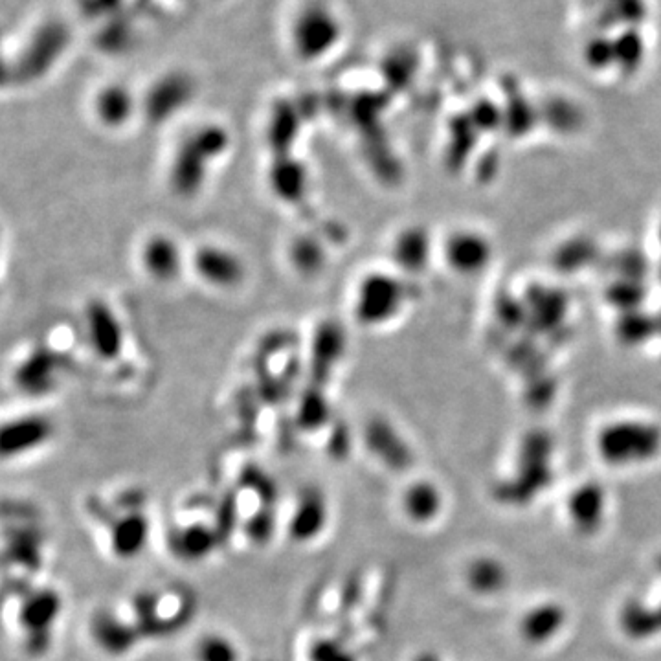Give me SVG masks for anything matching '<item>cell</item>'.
<instances>
[{"label": "cell", "mask_w": 661, "mask_h": 661, "mask_svg": "<svg viewBox=\"0 0 661 661\" xmlns=\"http://www.w3.org/2000/svg\"><path fill=\"white\" fill-rule=\"evenodd\" d=\"M230 149V133L223 125L204 124L195 127L180 140L169 164V188L180 199H193L206 186L213 166L225 158Z\"/></svg>", "instance_id": "6da1fadb"}, {"label": "cell", "mask_w": 661, "mask_h": 661, "mask_svg": "<svg viewBox=\"0 0 661 661\" xmlns=\"http://www.w3.org/2000/svg\"><path fill=\"white\" fill-rule=\"evenodd\" d=\"M410 300V291L401 274L390 270H370L360 278L353 292V316L366 329H381L395 322Z\"/></svg>", "instance_id": "7a4b0ae2"}, {"label": "cell", "mask_w": 661, "mask_h": 661, "mask_svg": "<svg viewBox=\"0 0 661 661\" xmlns=\"http://www.w3.org/2000/svg\"><path fill=\"white\" fill-rule=\"evenodd\" d=\"M601 460L614 467H634L656 460L661 452V428L645 421L621 419L603 426L595 439Z\"/></svg>", "instance_id": "3957f363"}, {"label": "cell", "mask_w": 661, "mask_h": 661, "mask_svg": "<svg viewBox=\"0 0 661 661\" xmlns=\"http://www.w3.org/2000/svg\"><path fill=\"white\" fill-rule=\"evenodd\" d=\"M551 482L548 439L535 437L524 445L516 472L511 478L496 485L494 498L505 507H527L544 493Z\"/></svg>", "instance_id": "277c9868"}, {"label": "cell", "mask_w": 661, "mask_h": 661, "mask_svg": "<svg viewBox=\"0 0 661 661\" xmlns=\"http://www.w3.org/2000/svg\"><path fill=\"white\" fill-rule=\"evenodd\" d=\"M340 19L325 4H307L292 23L291 45L305 63L320 61L340 41Z\"/></svg>", "instance_id": "5b68a950"}, {"label": "cell", "mask_w": 661, "mask_h": 661, "mask_svg": "<svg viewBox=\"0 0 661 661\" xmlns=\"http://www.w3.org/2000/svg\"><path fill=\"white\" fill-rule=\"evenodd\" d=\"M190 269L195 276L215 291L230 292L247 281L245 259L234 248L219 243H202L190 256Z\"/></svg>", "instance_id": "8992f818"}, {"label": "cell", "mask_w": 661, "mask_h": 661, "mask_svg": "<svg viewBox=\"0 0 661 661\" xmlns=\"http://www.w3.org/2000/svg\"><path fill=\"white\" fill-rule=\"evenodd\" d=\"M138 263L147 280L158 285H171L179 281L182 272L190 267L177 237L168 232H155L142 241L138 248Z\"/></svg>", "instance_id": "52a82bcc"}, {"label": "cell", "mask_w": 661, "mask_h": 661, "mask_svg": "<svg viewBox=\"0 0 661 661\" xmlns=\"http://www.w3.org/2000/svg\"><path fill=\"white\" fill-rule=\"evenodd\" d=\"M85 327L90 348L96 357L111 362L122 355L124 325L109 303L92 300L85 309Z\"/></svg>", "instance_id": "ba28073f"}, {"label": "cell", "mask_w": 661, "mask_h": 661, "mask_svg": "<svg viewBox=\"0 0 661 661\" xmlns=\"http://www.w3.org/2000/svg\"><path fill=\"white\" fill-rule=\"evenodd\" d=\"M54 425L43 415H24L0 425V458H15L43 447Z\"/></svg>", "instance_id": "9c48e42d"}, {"label": "cell", "mask_w": 661, "mask_h": 661, "mask_svg": "<svg viewBox=\"0 0 661 661\" xmlns=\"http://www.w3.org/2000/svg\"><path fill=\"white\" fill-rule=\"evenodd\" d=\"M608 498L599 483H583L577 487L566 502L568 520L573 529L583 537H594L605 526Z\"/></svg>", "instance_id": "30bf717a"}, {"label": "cell", "mask_w": 661, "mask_h": 661, "mask_svg": "<svg viewBox=\"0 0 661 661\" xmlns=\"http://www.w3.org/2000/svg\"><path fill=\"white\" fill-rule=\"evenodd\" d=\"M393 267L403 274H419L425 270L432 256V239L421 226H406L393 236Z\"/></svg>", "instance_id": "8fae6325"}, {"label": "cell", "mask_w": 661, "mask_h": 661, "mask_svg": "<svg viewBox=\"0 0 661 661\" xmlns=\"http://www.w3.org/2000/svg\"><path fill=\"white\" fill-rule=\"evenodd\" d=\"M568 623V612L564 606L555 601H546L527 610L520 619V636L527 645H546L551 639L557 638L562 628Z\"/></svg>", "instance_id": "7c38bea8"}, {"label": "cell", "mask_w": 661, "mask_h": 661, "mask_svg": "<svg viewBox=\"0 0 661 661\" xmlns=\"http://www.w3.org/2000/svg\"><path fill=\"white\" fill-rule=\"evenodd\" d=\"M191 83L182 76L164 78L151 89L146 101V114L153 124H166L191 100Z\"/></svg>", "instance_id": "4fadbf2b"}, {"label": "cell", "mask_w": 661, "mask_h": 661, "mask_svg": "<svg viewBox=\"0 0 661 661\" xmlns=\"http://www.w3.org/2000/svg\"><path fill=\"white\" fill-rule=\"evenodd\" d=\"M364 441L375 458H379L388 467H406L410 463V450L403 437L393 428L390 421L377 417L371 419L364 430Z\"/></svg>", "instance_id": "5bb4252c"}, {"label": "cell", "mask_w": 661, "mask_h": 661, "mask_svg": "<svg viewBox=\"0 0 661 661\" xmlns=\"http://www.w3.org/2000/svg\"><path fill=\"white\" fill-rule=\"evenodd\" d=\"M443 256L449 267L461 274H472L482 269L487 263L489 247L487 241L480 234L474 232H454L445 241Z\"/></svg>", "instance_id": "9a60e30c"}, {"label": "cell", "mask_w": 661, "mask_h": 661, "mask_svg": "<svg viewBox=\"0 0 661 661\" xmlns=\"http://www.w3.org/2000/svg\"><path fill=\"white\" fill-rule=\"evenodd\" d=\"M327 516L329 509L324 496L314 491H307L298 500L296 509L292 511L291 524H289L291 537L298 542H307V540L311 542L324 531Z\"/></svg>", "instance_id": "2e32d148"}, {"label": "cell", "mask_w": 661, "mask_h": 661, "mask_svg": "<svg viewBox=\"0 0 661 661\" xmlns=\"http://www.w3.org/2000/svg\"><path fill=\"white\" fill-rule=\"evenodd\" d=\"M401 507L410 522L425 526L434 522L443 511V494L437 489L436 483L417 480L404 489Z\"/></svg>", "instance_id": "e0dca14e"}, {"label": "cell", "mask_w": 661, "mask_h": 661, "mask_svg": "<svg viewBox=\"0 0 661 661\" xmlns=\"http://www.w3.org/2000/svg\"><path fill=\"white\" fill-rule=\"evenodd\" d=\"M135 96L122 85L105 87L94 101V113L103 127L124 129L136 113Z\"/></svg>", "instance_id": "ac0fdd59"}, {"label": "cell", "mask_w": 661, "mask_h": 661, "mask_svg": "<svg viewBox=\"0 0 661 661\" xmlns=\"http://www.w3.org/2000/svg\"><path fill=\"white\" fill-rule=\"evenodd\" d=\"M92 630L101 649L114 656H124L129 650L135 649L136 641L142 636L136 625H127L120 617L107 612L96 617Z\"/></svg>", "instance_id": "d6986e66"}, {"label": "cell", "mask_w": 661, "mask_h": 661, "mask_svg": "<svg viewBox=\"0 0 661 661\" xmlns=\"http://www.w3.org/2000/svg\"><path fill=\"white\" fill-rule=\"evenodd\" d=\"M149 520L140 513H129L114 524L111 546L122 559H131L142 553L149 542Z\"/></svg>", "instance_id": "ffe728a7"}, {"label": "cell", "mask_w": 661, "mask_h": 661, "mask_svg": "<svg viewBox=\"0 0 661 661\" xmlns=\"http://www.w3.org/2000/svg\"><path fill=\"white\" fill-rule=\"evenodd\" d=\"M57 370H59L57 362L52 359L48 351H35L19 366V370L15 373V381L24 392H48L54 386L56 381L54 375Z\"/></svg>", "instance_id": "44dd1931"}, {"label": "cell", "mask_w": 661, "mask_h": 661, "mask_svg": "<svg viewBox=\"0 0 661 661\" xmlns=\"http://www.w3.org/2000/svg\"><path fill=\"white\" fill-rule=\"evenodd\" d=\"M465 581L476 594L494 595L504 590L509 573L504 564L493 557H480L469 562L465 570Z\"/></svg>", "instance_id": "7402d4cb"}, {"label": "cell", "mask_w": 661, "mask_h": 661, "mask_svg": "<svg viewBox=\"0 0 661 661\" xmlns=\"http://www.w3.org/2000/svg\"><path fill=\"white\" fill-rule=\"evenodd\" d=\"M621 627L634 639L652 638L661 634V603L658 606L643 605L641 601H628L621 610Z\"/></svg>", "instance_id": "603a6c76"}, {"label": "cell", "mask_w": 661, "mask_h": 661, "mask_svg": "<svg viewBox=\"0 0 661 661\" xmlns=\"http://www.w3.org/2000/svg\"><path fill=\"white\" fill-rule=\"evenodd\" d=\"M272 188L285 201H298L305 190V171L298 160H281L276 168L270 171Z\"/></svg>", "instance_id": "cb8c5ba5"}, {"label": "cell", "mask_w": 661, "mask_h": 661, "mask_svg": "<svg viewBox=\"0 0 661 661\" xmlns=\"http://www.w3.org/2000/svg\"><path fill=\"white\" fill-rule=\"evenodd\" d=\"M614 54H616V65L623 72H636L647 54L645 39L639 34L638 28H627L621 30L614 37Z\"/></svg>", "instance_id": "d4e9b609"}, {"label": "cell", "mask_w": 661, "mask_h": 661, "mask_svg": "<svg viewBox=\"0 0 661 661\" xmlns=\"http://www.w3.org/2000/svg\"><path fill=\"white\" fill-rule=\"evenodd\" d=\"M177 553L184 555L186 561H202L212 551L213 535L210 527L188 526L175 537Z\"/></svg>", "instance_id": "484cf974"}, {"label": "cell", "mask_w": 661, "mask_h": 661, "mask_svg": "<svg viewBox=\"0 0 661 661\" xmlns=\"http://www.w3.org/2000/svg\"><path fill=\"white\" fill-rule=\"evenodd\" d=\"M195 661H239L241 654L237 649L236 643L232 639L219 634V632H210L204 634L193 650Z\"/></svg>", "instance_id": "4316f807"}, {"label": "cell", "mask_w": 661, "mask_h": 661, "mask_svg": "<svg viewBox=\"0 0 661 661\" xmlns=\"http://www.w3.org/2000/svg\"><path fill=\"white\" fill-rule=\"evenodd\" d=\"M289 256L294 269L302 274H316L324 265V248L313 237H298L292 241Z\"/></svg>", "instance_id": "83f0119b"}, {"label": "cell", "mask_w": 661, "mask_h": 661, "mask_svg": "<svg viewBox=\"0 0 661 661\" xmlns=\"http://www.w3.org/2000/svg\"><path fill=\"white\" fill-rule=\"evenodd\" d=\"M59 608H61V605H59L56 594L43 592V594L34 597L24 608V621L28 623V627L41 630V628H46L54 623Z\"/></svg>", "instance_id": "f1b7e54d"}, {"label": "cell", "mask_w": 661, "mask_h": 661, "mask_svg": "<svg viewBox=\"0 0 661 661\" xmlns=\"http://www.w3.org/2000/svg\"><path fill=\"white\" fill-rule=\"evenodd\" d=\"M583 57L586 65L594 70H605L616 65L614 39L606 35H595L590 41H586Z\"/></svg>", "instance_id": "f546056e"}, {"label": "cell", "mask_w": 661, "mask_h": 661, "mask_svg": "<svg viewBox=\"0 0 661 661\" xmlns=\"http://www.w3.org/2000/svg\"><path fill=\"white\" fill-rule=\"evenodd\" d=\"M608 15L614 23L630 24V28H638V24L647 17V2L645 0H606Z\"/></svg>", "instance_id": "4dcf8cb0"}]
</instances>
